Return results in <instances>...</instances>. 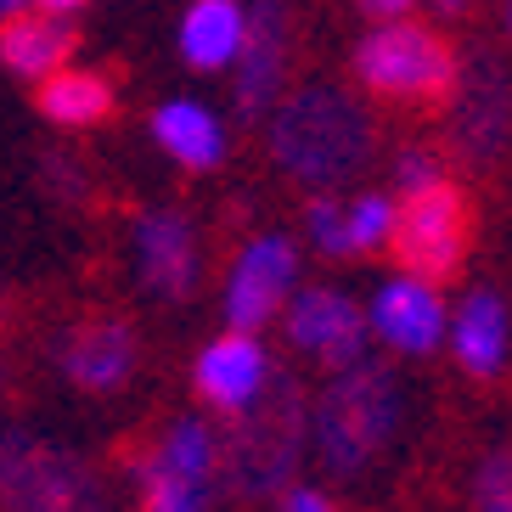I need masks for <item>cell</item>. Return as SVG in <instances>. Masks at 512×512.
<instances>
[{
  "mask_svg": "<svg viewBox=\"0 0 512 512\" xmlns=\"http://www.w3.org/2000/svg\"><path fill=\"white\" fill-rule=\"evenodd\" d=\"M237 107L242 113H271L287 74V12L276 0H259L248 12V34L237 51Z\"/></svg>",
  "mask_w": 512,
  "mask_h": 512,
  "instance_id": "cell-15",
  "label": "cell"
},
{
  "mask_svg": "<svg viewBox=\"0 0 512 512\" xmlns=\"http://www.w3.org/2000/svg\"><path fill=\"white\" fill-rule=\"evenodd\" d=\"M355 79L383 102H445L456 85V57L422 23H377L355 46Z\"/></svg>",
  "mask_w": 512,
  "mask_h": 512,
  "instance_id": "cell-5",
  "label": "cell"
},
{
  "mask_svg": "<svg viewBox=\"0 0 512 512\" xmlns=\"http://www.w3.org/2000/svg\"><path fill=\"white\" fill-rule=\"evenodd\" d=\"M299 282V248L287 237H254L231 265L226 282V321L231 332H259L276 310H287V293Z\"/></svg>",
  "mask_w": 512,
  "mask_h": 512,
  "instance_id": "cell-9",
  "label": "cell"
},
{
  "mask_svg": "<svg viewBox=\"0 0 512 512\" xmlns=\"http://www.w3.org/2000/svg\"><path fill=\"white\" fill-rule=\"evenodd\" d=\"M74 57V29L46 12H17L0 23V68H12L17 79H51Z\"/></svg>",
  "mask_w": 512,
  "mask_h": 512,
  "instance_id": "cell-16",
  "label": "cell"
},
{
  "mask_svg": "<svg viewBox=\"0 0 512 512\" xmlns=\"http://www.w3.org/2000/svg\"><path fill=\"white\" fill-rule=\"evenodd\" d=\"M355 6H361L366 17H377V23H406L417 0H355Z\"/></svg>",
  "mask_w": 512,
  "mask_h": 512,
  "instance_id": "cell-26",
  "label": "cell"
},
{
  "mask_svg": "<svg viewBox=\"0 0 512 512\" xmlns=\"http://www.w3.org/2000/svg\"><path fill=\"white\" fill-rule=\"evenodd\" d=\"M304 445H310V400L293 377L271 372L265 394L231 422L226 445H220L226 484L242 501H271L276 490H287Z\"/></svg>",
  "mask_w": 512,
  "mask_h": 512,
  "instance_id": "cell-3",
  "label": "cell"
},
{
  "mask_svg": "<svg viewBox=\"0 0 512 512\" xmlns=\"http://www.w3.org/2000/svg\"><path fill=\"white\" fill-rule=\"evenodd\" d=\"M451 136L467 164H496L512 141V79L501 62L479 57L473 68H456L451 85Z\"/></svg>",
  "mask_w": 512,
  "mask_h": 512,
  "instance_id": "cell-8",
  "label": "cell"
},
{
  "mask_svg": "<svg viewBox=\"0 0 512 512\" xmlns=\"http://www.w3.org/2000/svg\"><path fill=\"white\" fill-rule=\"evenodd\" d=\"M282 512H338V507H332L327 490H316V484H299V490H287Z\"/></svg>",
  "mask_w": 512,
  "mask_h": 512,
  "instance_id": "cell-25",
  "label": "cell"
},
{
  "mask_svg": "<svg viewBox=\"0 0 512 512\" xmlns=\"http://www.w3.org/2000/svg\"><path fill=\"white\" fill-rule=\"evenodd\" d=\"M220 473V439L209 422L181 417L164 445L141 462V512H209V490Z\"/></svg>",
  "mask_w": 512,
  "mask_h": 512,
  "instance_id": "cell-7",
  "label": "cell"
},
{
  "mask_svg": "<svg viewBox=\"0 0 512 512\" xmlns=\"http://www.w3.org/2000/svg\"><path fill=\"white\" fill-rule=\"evenodd\" d=\"M136 271L158 299H186L197 287V231L175 209H147L136 220Z\"/></svg>",
  "mask_w": 512,
  "mask_h": 512,
  "instance_id": "cell-14",
  "label": "cell"
},
{
  "mask_svg": "<svg viewBox=\"0 0 512 512\" xmlns=\"http://www.w3.org/2000/svg\"><path fill=\"white\" fill-rule=\"evenodd\" d=\"M192 383L203 394V406H214L220 417H242L271 383V361H265L254 332H226L197 355Z\"/></svg>",
  "mask_w": 512,
  "mask_h": 512,
  "instance_id": "cell-12",
  "label": "cell"
},
{
  "mask_svg": "<svg viewBox=\"0 0 512 512\" xmlns=\"http://www.w3.org/2000/svg\"><path fill=\"white\" fill-rule=\"evenodd\" d=\"M479 512H512V456L496 451L479 467Z\"/></svg>",
  "mask_w": 512,
  "mask_h": 512,
  "instance_id": "cell-23",
  "label": "cell"
},
{
  "mask_svg": "<svg viewBox=\"0 0 512 512\" xmlns=\"http://www.w3.org/2000/svg\"><path fill=\"white\" fill-rule=\"evenodd\" d=\"M248 34V6L242 0H192L181 17V57L192 62L197 74L231 68Z\"/></svg>",
  "mask_w": 512,
  "mask_h": 512,
  "instance_id": "cell-17",
  "label": "cell"
},
{
  "mask_svg": "<svg viewBox=\"0 0 512 512\" xmlns=\"http://www.w3.org/2000/svg\"><path fill=\"white\" fill-rule=\"evenodd\" d=\"M394 181H400V197H411V192H422V186L445 181V164H439V152L411 147V152H400V164H394Z\"/></svg>",
  "mask_w": 512,
  "mask_h": 512,
  "instance_id": "cell-24",
  "label": "cell"
},
{
  "mask_svg": "<svg viewBox=\"0 0 512 512\" xmlns=\"http://www.w3.org/2000/svg\"><path fill=\"white\" fill-rule=\"evenodd\" d=\"M366 327L383 338L400 355H428V349L445 338V304L428 282L417 276H389V282L372 293V310H366Z\"/></svg>",
  "mask_w": 512,
  "mask_h": 512,
  "instance_id": "cell-13",
  "label": "cell"
},
{
  "mask_svg": "<svg viewBox=\"0 0 512 512\" xmlns=\"http://www.w3.org/2000/svg\"><path fill=\"white\" fill-rule=\"evenodd\" d=\"M394 428H400V383L377 361L332 372L327 389L310 400V445H316L321 467L338 479H361L389 451Z\"/></svg>",
  "mask_w": 512,
  "mask_h": 512,
  "instance_id": "cell-2",
  "label": "cell"
},
{
  "mask_svg": "<svg viewBox=\"0 0 512 512\" xmlns=\"http://www.w3.org/2000/svg\"><path fill=\"white\" fill-rule=\"evenodd\" d=\"M57 366L79 394H113L130 383L136 372V332L119 316H91L68 327V338L57 344Z\"/></svg>",
  "mask_w": 512,
  "mask_h": 512,
  "instance_id": "cell-11",
  "label": "cell"
},
{
  "mask_svg": "<svg viewBox=\"0 0 512 512\" xmlns=\"http://www.w3.org/2000/svg\"><path fill=\"white\" fill-rule=\"evenodd\" d=\"M304 237L316 242V254H327V259L355 254V248H349V214H344V203H332V197H316V203L304 209Z\"/></svg>",
  "mask_w": 512,
  "mask_h": 512,
  "instance_id": "cell-22",
  "label": "cell"
},
{
  "mask_svg": "<svg viewBox=\"0 0 512 512\" xmlns=\"http://www.w3.org/2000/svg\"><path fill=\"white\" fill-rule=\"evenodd\" d=\"M451 349L462 361V372L496 377L507 366V304L496 293H467L451 321Z\"/></svg>",
  "mask_w": 512,
  "mask_h": 512,
  "instance_id": "cell-18",
  "label": "cell"
},
{
  "mask_svg": "<svg viewBox=\"0 0 512 512\" xmlns=\"http://www.w3.org/2000/svg\"><path fill=\"white\" fill-rule=\"evenodd\" d=\"M287 338L293 349L316 355L321 366L344 372V366L366 361V316L361 304L338 293V287H304L287 299Z\"/></svg>",
  "mask_w": 512,
  "mask_h": 512,
  "instance_id": "cell-10",
  "label": "cell"
},
{
  "mask_svg": "<svg viewBox=\"0 0 512 512\" xmlns=\"http://www.w3.org/2000/svg\"><path fill=\"white\" fill-rule=\"evenodd\" d=\"M344 214H349V248H355V254L389 248V231H394V197L366 192L361 203H344Z\"/></svg>",
  "mask_w": 512,
  "mask_h": 512,
  "instance_id": "cell-21",
  "label": "cell"
},
{
  "mask_svg": "<svg viewBox=\"0 0 512 512\" xmlns=\"http://www.w3.org/2000/svg\"><path fill=\"white\" fill-rule=\"evenodd\" d=\"M29 6H40L46 17H62V12H79L85 0H29Z\"/></svg>",
  "mask_w": 512,
  "mask_h": 512,
  "instance_id": "cell-27",
  "label": "cell"
},
{
  "mask_svg": "<svg viewBox=\"0 0 512 512\" xmlns=\"http://www.w3.org/2000/svg\"><path fill=\"white\" fill-rule=\"evenodd\" d=\"M0 512H107V484L68 445L0 428Z\"/></svg>",
  "mask_w": 512,
  "mask_h": 512,
  "instance_id": "cell-4",
  "label": "cell"
},
{
  "mask_svg": "<svg viewBox=\"0 0 512 512\" xmlns=\"http://www.w3.org/2000/svg\"><path fill=\"white\" fill-rule=\"evenodd\" d=\"M467 237H473V209L451 175L411 192L406 203H394L389 254L400 259V276H417L428 287L456 276L467 259Z\"/></svg>",
  "mask_w": 512,
  "mask_h": 512,
  "instance_id": "cell-6",
  "label": "cell"
},
{
  "mask_svg": "<svg viewBox=\"0 0 512 512\" xmlns=\"http://www.w3.org/2000/svg\"><path fill=\"white\" fill-rule=\"evenodd\" d=\"M40 113L62 130H91V124L113 119V85L91 68H62V74L40 79Z\"/></svg>",
  "mask_w": 512,
  "mask_h": 512,
  "instance_id": "cell-20",
  "label": "cell"
},
{
  "mask_svg": "<svg viewBox=\"0 0 512 512\" xmlns=\"http://www.w3.org/2000/svg\"><path fill=\"white\" fill-rule=\"evenodd\" d=\"M152 136L186 169H214L226 158V130L203 102H164L152 113Z\"/></svg>",
  "mask_w": 512,
  "mask_h": 512,
  "instance_id": "cell-19",
  "label": "cell"
},
{
  "mask_svg": "<svg viewBox=\"0 0 512 512\" xmlns=\"http://www.w3.org/2000/svg\"><path fill=\"white\" fill-rule=\"evenodd\" d=\"M271 158L310 192L355 181L372 158V119L338 85H304L271 107Z\"/></svg>",
  "mask_w": 512,
  "mask_h": 512,
  "instance_id": "cell-1",
  "label": "cell"
},
{
  "mask_svg": "<svg viewBox=\"0 0 512 512\" xmlns=\"http://www.w3.org/2000/svg\"><path fill=\"white\" fill-rule=\"evenodd\" d=\"M439 12H467V0H434Z\"/></svg>",
  "mask_w": 512,
  "mask_h": 512,
  "instance_id": "cell-29",
  "label": "cell"
},
{
  "mask_svg": "<svg viewBox=\"0 0 512 512\" xmlns=\"http://www.w3.org/2000/svg\"><path fill=\"white\" fill-rule=\"evenodd\" d=\"M23 6H29V0H0V17H17Z\"/></svg>",
  "mask_w": 512,
  "mask_h": 512,
  "instance_id": "cell-28",
  "label": "cell"
}]
</instances>
